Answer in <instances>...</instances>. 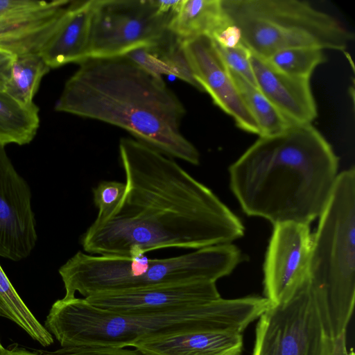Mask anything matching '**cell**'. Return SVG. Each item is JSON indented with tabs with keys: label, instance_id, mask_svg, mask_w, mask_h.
Returning <instances> with one entry per match:
<instances>
[{
	"label": "cell",
	"instance_id": "6da1fadb",
	"mask_svg": "<svg viewBox=\"0 0 355 355\" xmlns=\"http://www.w3.org/2000/svg\"><path fill=\"white\" fill-rule=\"evenodd\" d=\"M119 152L126 189L107 222L90 225L85 252L130 257L163 248L200 249L243 235L239 218L173 159L135 139Z\"/></svg>",
	"mask_w": 355,
	"mask_h": 355
},
{
	"label": "cell",
	"instance_id": "7a4b0ae2",
	"mask_svg": "<svg viewBox=\"0 0 355 355\" xmlns=\"http://www.w3.org/2000/svg\"><path fill=\"white\" fill-rule=\"evenodd\" d=\"M338 158L311 124L259 138L229 168L231 189L248 216L309 225L324 211Z\"/></svg>",
	"mask_w": 355,
	"mask_h": 355
},
{
	"label": "cell",
	"instance_id": "3957f363",
	"mask_svg": "<svg viewBox=\"0 0 355 355\" xmlns=\"http://www.w3.org/2000/svg\"><path fill=\"white\" fill-rule=\"evenodd\" d=\"M55 110L117 126L167 156L200 163L198 149L181 131L183 103L162 78L125 56L80 62Z\"/></svg>",
	"mask_w": 355,
	"mask_h": 355
},
{
	"label": "cell",
	"instance_id": "277c9868",
	"mask_svg": "<svg viewBox=\"0 0 355 355\" xmlns=\"http://www.w3.org/2000/svg\"><path fill=\"white\" fill-rule=\"evenodd\" d=\"M260 296L222 297L169 310L116 313L101 309L83 297L55 301L45 328L61 347L93 346L125 348L146 336L179 331L212 330L242 333L266 311Z\"/></svg>",
	"mask_w": 355,
	"mask_h": 355
},
{
	"label": "cell",
	"instance_id": "5b68a950",
	"mask_svg": "<svg viewBox=\"0 0 355 355\" xmlns=\"http://www.w3.org/2000/svg\"><path fill=\"white\" fill-rule=\"evenodd\" d=\"M242 259L239 250L223 243L162 259L76 253L59 269L64 297L195 282H213L230 275Z\"/></svg>",
	"mask_w": 355,
	"mask_h": 355
},
{
	"label": "cell",
	"instance_id": "8992f818",
	"mask_svg": "<svg viewBox=\"0 0 355 355\" xmlns=\"http://www.w3.org/2000/svg\"><path fill=\"white\" fill-rule=\"evenodd\" d=\"M308 278L328 336L346 334L355 302V170L340 173L312 236Z\"/></svg>",
	"mask_w": 355,
	"mask_h": 355
},
{
	"label": "cell",
	"instance_id": "52a82bcc",
	"mask_svg": "<svg viewBox=\"0 0 355 355\" xmlns=\"http://www.w3.org/2000/svg\"><path fill=\"white\" fill-rule=\"evenodd\" d=\"M241 42L263 59L295 47L344 51L352 34L334 16L298 0H221Z\"/></svg>",
	"mask_w": 355,
	"mask_h": 355
},
{
	"label": "cell",
	"instance_id": "ba28073f",
	"mask_svg": "<svg viewBox=\"0 0 355 355\" xmlns=\"http://www.w3.org/2000/svg\"><path fill=\"white\" fill-rule=\"evenodd\" d=\"M308 275L259 316L252 355H331Z\"/></svg>",
	"mask_w": 355,
	"mask_h": 355
},
{
	"label": "cell",
	"instance_id": "9c48e42d",
	"mask_svg": "<svg viewBox=\"0 0 355 355\" xmlns=\"http://www.w3.org/2000/svg\"><path fill=\"white\" fill-rule=\"evenodd\" d=\"M171 19L155 0H92L88 58L124 56L155 44L168 32Z\"/></svg>",
	"mask_w": 355,
	"mask_h": 355
},
{
	"label": "cell",
	"instance_id": "30bf717a",
	"mask_svg": "<svg viewBox=\"0 0 355 355\" xmlns=\"http://www.w3.org/2000/svg\"><path fill=\"white\" fill-rule=\"evenodd\" d=\"M71 0H0V49L16 56L39 53Z\"/></svg>",
	"mask_w": 355,
	"mask_h": 355
},
{
	"label": "cell",
	"instance_id": "8fae6325",
	"mask_svg": "<svg viewBox=\"0 0 355 355\" xmlns=\"http://www.w3.org/2000/svg\"><path fill=\"white\" fill-rule=\"evenodd\" d=\"M31 193L0 145V257L15 261L26 258L37 241Z\"/></svg>",
	"mask_w": 355,
	"mask_h": 355
},
{
	"label": "cell",
	"instance_id": "7c38bea8",
	"mask_svg": "<svg viewBox=\"0 0 355 355\" xmlns=\"http://www.w3.org/2000/svg\"><path fill=\"white\" fill-rule=\"evenodd\" d=\"M192 74L214 103L243 130L259 135L257 122L244 103L214 40L202 35L182 41Z\"/></svg>",
	"mask_w": 355,
	"mask_h": 355
},
{
	"label": "cell",
	"instance_id": "4fadbf2b",
	"mask_svg": "<svg viewBox=\"0 0 355 355\" xmlns=\"http://www.w3.org/2000/svg\"><path fill=\"white\" fill-rule=\"evenodd\" d=\"M263 266L265 297L279 302L308 273L312 236L309 225L283 223L273 226Z\"/></svg>",
	"mask_w": 355,
	"mask_h": 355
},
{
	"label": "cell",
	"instance_id": "5bb4252c",
	"mask_svg": "<svg viewBox=\"0 0 355 355\" xmlns=\"http://www.w3.org/2000/svg\"><path fill=\"white\" fill-rule=\"evenodd\" d=\"M220 297L216 282H195L100 293L83 298L105 311L137 313L187 307Z\"/></svg>",
	"mask_w": 355,
	"mask_h": 355
},
{
	"label": "cell",
	"instance_id": "9a60e30c",
	"mask_svg": "<svg viewBox=\"0 0 355 355\" xmlns=\"http://www.w3.org/2000/svg\"><path fill=\"white\" fill-rule=\"evenodd\" d=\"M250 62L257 87L276 109L293 125L311 123L318 110L310 79L286 74L251 52Z\"/></svg>",
	"mask_w": 355,
	"mask_h": 355
},
{
	"label": "cell",
	"instance_id": "2e32d148",
	"mask_svg": "<svg viewBox=\"0 0 355 355\" xmlns=\"http://www.w3.org/2000/svg\"><path fill=\"white\" fill-rule=\"evenodd\" d=\"M242 333L187 331L144 337L132 347L146 355H240Z\"/></svg>",
	"mask_w": 355,
	"mask_h": 355
},
{
	"label": "cell",
	"instance_id": "e0dca14e",
	"mask_svg": "<svg viewBox=\"0 0 355 355\" xmlns=\"http://www.w3.org/2000/svg\"><path fill=\"white\" fill-rule=\"evenodd\" d=\"M92 0L71 1L67 10L39 54L50 69L88 58Z\"/></svg>",
	"mask_w": 355,
	"mask_h": 355
},
{
	"label": "cell",
	"instance_id": "ac0fdd59",
	"mask_svg": "<svg viewBox=\"0 0 355 355\" xmlns=\"http://www.w3.org/2000/svg\"><path fill=\"white\" fill-rule=\"evenodd\" d=\"M124 56L157 78L173 75L202 92L192 74L182 40L170 31L157 42L135 49Z\"/></svg>",
	"mask_w": 355,
	"mask_h": 355
},
{
	"label": "cell",
	"instance_id": "d6986e66",
	"mask_svg": "<svg viewBox=\"0 0 355 355\" xmlns=\"http://www.w3.org/2000/svg\"><path fill=\"white\" fill-rule=\"evenodd\" d=\"M229 23L221 0H181L168 30L183 41L202 35L211 37Z\"/></svg>",
	"mask_w": 355,
	"mask_h": 355
},
{
	"label": "cell",
	"instance_id": "ffe728a7",
	"mask_svg": "<svg viewBox=\"0 0 355 355\" xmlns=\"http://www.w3.org/2000/svg\"><path fill=\"white\" fill-rule=\"evenodd\" d=\"M39 125V108L35 104L24 105L0 90V145L29 144Z\"/></svg>",
	"mask_w": 355,
	"mask_h": 355
},
{
	"label": "cell",
	"instance_id": "44dd1931",
	"mask_svg": "<svg viewBox=\"0 0 355 355\" xmlns=\"http://www.w3.org/2000/svg\"><path fill=\"white\" fill-rule=\"evenodd\" d=\"M230 71L244 103L257 123L259 137L280 134L293 125L257 86L239 74Z\"/></svg>",
	"mask_w": 355,
	"mask_h": 355
},
{
	"label": "cell",
	"instance_id": "7402d4cb",
	"mask_svg": "<svg viewBox=\"0 0 355 355\" xmlns=\"http://www.w3.org/2000/svg\"><path fill=\"white\" fill-rule=\"evenodd\" d=\"M50 69L39 53L16 56L4 92L21 104L31 106L42 77Z\"/></svg>",
	"mask_w": 355,
	"mask_h": 355
},
{
	"label": "cell",
	"instance_id": "603a6c76",
	"mask_svg": "<svg viewBox=\"0 0 355 355\" xmlns=\"http://www.w3.org/2000/svg\"><path fill=\"white\" fill-rule=\"evenodd\" d=\"M276 69L290 76L309 78L327 60L324 50L315 47H295L277 51L266 59Z\"/></svg>",
	"mask_w": 355,
	"mask_h": 355
},
{
	"label": "cell",
	"instance_id": "cb8c5ba5",
	"mask_svg": "<svg viewBox=\"0 0 355 355\" xmlns=\"http://www.w3.org/2000/svg\"><path fill=\"white\" fill-rule=\"evenodd\" d=\"M125 183L104 180L93 189L94 203L98 209V214L91 224L100 225L107 222L116 212L125 193Z\"/></svg>",
	"mask_w": 355,
	"mask_h": 355
},
{
	"label": "cell",
	"instance_id": "d4e9b609",
	"mask_svg": "<svg viewBox=\"0 0 355 355\" xmlns=\"http://www.w3.org/2000/svg\"><path fill=\"white\" fill-rule=\"evenodd\" d=\"M214 43L227 68L257 86L249 49L241 42L233 48H224L218 45L215 42Z\"/></svg>",
	"mask_w": 355,
	"mask_h": 355
},
{
	"label": "cell",
	"instance_id": "484cf974",
	"mask_svg": "<svg viewBox=\"0 0 355 355\" xmlns=\"http://www.w3.org/2000/svg\"><path fill=\"white\" fill-rule=\"evenodd\" d=\"M44 355H146L139 350L107 347H61L53 351H45Z\"/></svg>",
	"mask_w": 355,
	"mask_h": 355
},
{
	"label": "cell",
	"instance_id": "4316f807",
	"mask_svg": "<svg viewBox=\"0 0 355 355\" xmlns=\"http://www.w3.org/2000/svg\"><path fill=\"white\" fill-rule=\"evenodd\" d=\"M218 45L224 48H233L241 43V33L235 24L229 23L211 37Z\"/></svg>",
	"mask_w": 355,
	"mask_h": 355
},
{
	"label": "cell",
	"instance_id": "83f0119b",
	"mask_svg": "<svg viewBox=\"0 0 355 355\" xmlns=\"http://www.w3.org/2000/svg\"><path fill=\"white\" fill-rule=\"evenodd\" d=\"M16 58L14 54L0 49V90L4 91L10 76L13 62Z\"/></svg>",
	"mask_w": 355,
	"mask_h": 355
},
{
	"label": "cell",
	"instance_id": "f1b7e54d",
	"mask_svg": "<svg viewBox=\"0 0 355 355\" xmlns=\"http://www.w3.org/2000/svg\"><path fill=\"white\" fill-rule=\"evenodd\" d=\"M331 355H355L352 349L349 350L346 343V334L334 340L333 351Z\"/></svg>",
	"mask_w": 355,
	"mask_h": 355
},
{
	"label": "cell",
	"instance_id": "f546056e",
	"mask_svg": "<svg viewBox=\"0 0 355 355\" xmlns=\"http://www.w3.org/2000/svg\"><path fill=\"white\" fill-rule=\"evenodd\" d=\"M3 355H41L36 352H30L24 348L10 347V349H5Z\"/></svg>",
	"mask_w": 355,
	"mask_h": 355
},
{
	"label": "cell",
	"instance_id": "4dcf8cb0",
	"mask_svg": "<svg viewBox=\"0 0 355 355\" xmlns=\"http://www.w3.org/2000/svg\"><path fill=\"white\" fill-rule=\"evenodd\" d=\"M8 280V278L7 277L6 275L2 270L1 267L0 266V283L6 282Z\"/></svg>",
	"mask_w": 355,
	"mask_h": 355
},
{
	"label": "cell",
	"instance_id": "1f68e13d",
	"mask_svg": "<svg viewBox=\"0 0 355 355\" xmlns=\"http://www.w3.org/2000/svg\"><path fill=\"white\" fill-rule=\"evenodd\" d=\"M5 352V348L3 347L1 344L0 343V355H3Z\"/></svg>",
	"mask_w": 355,
	"mask_h": 355
},
{
	"label": "cell",
	"instance_id": "d6a6232c",
	"mask_svg": "<svg viewBox=\"0 0 355 355\" xmlns=\"http://www.w3.org/2000/svg\"><path fill=\"white\" fill-rule=\"evenodd\" d=\"M0 343H1V342H0Z\"/></svg>",
	"mask_w": 355,
	"mask_h": 355
}]
</instances>
